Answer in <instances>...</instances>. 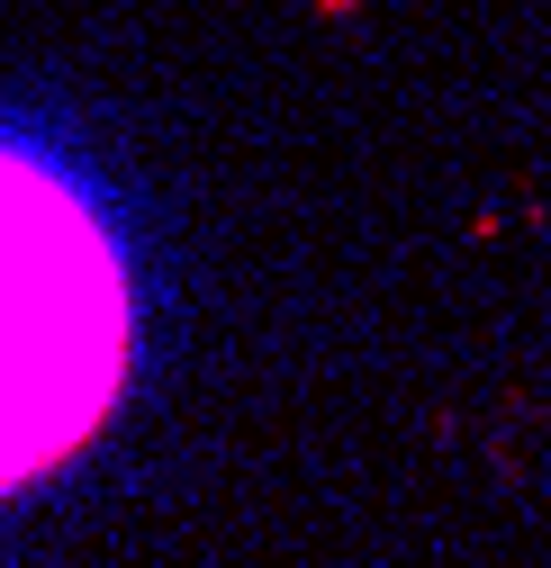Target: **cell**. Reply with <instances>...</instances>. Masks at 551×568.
Returning a JSON list of instances; mask_svg holds the SVG:
<instances>
[{
    "label": "cell",
    "instance_id": "obj_1",
    "mask_svg": "<svg viewBox=\"0 0 551 568\" xmlns=\"http://www.w3.org/2000/svg\"><path fill=\"white\" fill-rule=\"evenodd\" d=\"M127 379V280L91 199L0 145V487L100 434Z\"/></svg>",
    "mask_w": 551,
    "mask_h": 568
}]
</instances>
